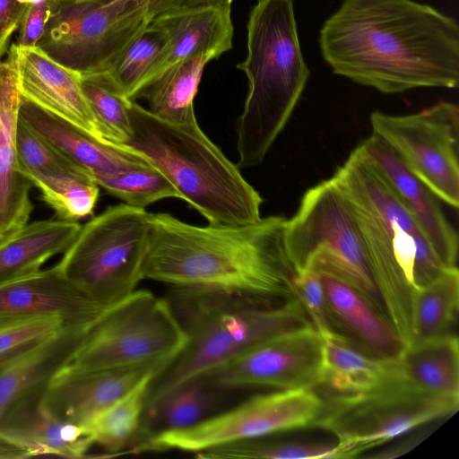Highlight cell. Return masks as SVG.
<instances>
[{"mask_svg":"<svg viewBox=\"0 0 459 459\" xmlns=\"http://www.w3.org/2000/svg\"><path fill=\"white\" fill-rule=\"evenodd\" d=\"M319 44L333 74L383 93L456 88V21L412 0H343Z\"/></svg>","mask_w":459,"mask_h":459,"instance_id":"6da1fadb","label":"cell"},{"mask_svg":"<svg viewBox=\"0 0 459 459\" xmlns=\"http://www.w3.org/2000/svg\"><path fill=\"white\" fill-rule=\"evenodd\" d=\"M143 280L288 299L297 273L288 255L287 219L245 225L196 226L169 213H150Z\"/></svg>","mask_w":459,"mask_h":459,"instance_id":"7a4b0ae2","label":"cell"},{"mask_svg":"<svg viewBox=\"0 0 459 459\" xmlns=\"http://www.w3.org/2000/svg\"><path fill=\"white\" fill-rule=\"evenodd\" d=\"M331 179L356 222L387 319L409 346L415 290L448 267L359 144Z\"/></svg>","mask_w":459,"mask_h":459,"instance_id":"3957f363","label":"cell"},{"mask_svg":"<svg viewBox=\"0 0 459 459\" xmlns=\"http://www.w3.org/2000/svg\"><path fill=\"white\" fill-rule=\"evenodd\" d=\"M166 299L186 342L152 381L145 411L183 383L206 376L249 347L312 326L297 297L274 299L206 287L173 286Z\"/></svg>","mask_w":459,"mask_h":459,"instance_id":"277c9868","label":"cell"},{"mask_svg":"<svg viewBox=\"0 0 459 459\" xmlns=\"http://www.w3.org/2000/svg\"><path fill=\"white\" fill-rule=\"evenodd\" d=\"M131 135L123 144L142 153L212 225L258 221L260 194L202 131L198 123L164 121L133 101Z\"/></svg>","mask_w":459,"mask_h":459,"instance_id":"5b68a950","label":"cell"},{"mask_svg":"<svg viewBox=\"0 0 459 459\" xmlns=\"http://www.w3.org/2000/svg\"><path fill=\"white\" fill-rule=\"evenodd\" d=\"M237 68L248 80L237 124L240 169L263 162L309 77L299 47L293 0H257L247 22V56Z\"/></svg>","mask_w":459,"mask_h":459,"instance_id":"8992f818","label":"cell"},{"mask_svg":"<svg viewBox=\"0 0 459 459\" xmlns=\"http://www.w3.org/2000/svg\"><path fill=\"white\" fill-rule=\"evenodd\" d=\"M150 213L126 204L107 207L81 229L56 265L82 294L108 308L143 280Z\"/></svg>","mask_w":459,"mask_h":459,"instance_id":"52a82bcc","label":"cell"},{"mask_svg":"<svg viewBox=\"0 0 459 459\" xmlns=\"http://www.w3.org/2000/svg\"><path fill=\"white\" fill-rule=\"evenodd\" d=\"M285 241L296 273L329 275L356 290L386 316L356 222L331 178L306 191L286 221Z\"/></svg>","mask_w":459,"mask_h":459,"instance_id":"ba28073f","label":"cell"},{"mask_svg":"<svg viewBox=\"0 0 459 459\" xmlns=\"http://www.w3.org/2000/svg\"><path fill=\"white\" fill-rule=\"evenodd\" d=\"M186 334L168 300L135 290L88 326L66 368L93 371L172 360Z\"/></svg>","mask_w":459,"mask_h":459,"instance_id":"9c48e42d","label":"cell"},{"mask_svg":"<svg viewBox=\"0 0 459 459\" xmlns=\"http://www.w3.org/2000/svg\"><path fill=\"white\" fill-rule=\"evenodd\" d=\"M458 405L459 398L415 388L395 371L367 392L335 394L324 399L314 427L335 436L351 458L420 425L453 415Z\"/></svg>","mask_w":459,"mask_h":459,"instance_id":"30bf717a","label":"cell"},{"mask_svg":"<svg viewBox=\"0 0 459 459\" xmlns=\"http://www.w3.org/2000/svg\"><path fill=\"white\" fill-rule=\"evenodd\" d=\"M323 403L313 388L277 389L252 396L191 427L155 434L136 452L178 450L197 454L235 441L311 428Z\"/></svg>","mask_w":459,"mask_h":459,"instance_id":"8fae6325","label":"cell"},{"mask_svg":"<svg viewBox=\"0 0 459 459\" xmlns=\"http://www.w3.org/2000/svg\"><path fill=\"white\" fill-rule=\"evenodd\" d=\"M150 22L146 9L135 0L63 2L37 46L68 68L94 74Z\"/></svg>","mask_w":459,"mask_h":459,"instance_id":"7c38bea8","label":"cell"},{"mask_svg":"<svg viewBox=\"0 0 459 459\" xmlns=\"http://www.w3.org/2000/svg\"><path fill=\"white\" fill-rule=\"evenodd\" d=\"M372 134L438 199L459 206V108L439 101L416 113L373 111Z\"/></svg>","mask_w":459,"mask_h":459,"instance_id":"4fadbf2b","label":"cell"},{"mask_svg":"<svg viewBox=\"0 0 459 459\" xmlns=\"http://www.w3.org/2000/svg\"><path fill=\"white\" fill-rule=\"evenodd\" d=\"M323 338L313 326L260 342L204 376L215 386L314 388L320 385Z\"/></svg>","mask_w":459,"mask_h":459,"instance_id":"5bb4252c","label":"cell"},{"mask_svg":"<svg viewBox=\"0 0 459 459\" xmlns=\"http://www.w3.org/2000/svg\"><path fill=\"white\" fill-rule=\"evenodd\" d=\"M172 360L76 371L64 367L43 389L40 403L55 418L84 427L144 377L159 375Z\"/></svg>","mask_w":459,"mask_h":459,"instance_id":"9a60e30c","label":"cell"},{"mask_svg":"<svg viewBox=\"0 0 459 459\" xmlns=\"http://www.w3.org/2000/svg\"><path fill=\"white\" fill-rule=\"evenodd\" d=\"M9 48L22 99L103 140L82 91V74L56 62L38 46L12 44Z\"/></svg>","mask_w":459,"mask_h":459,"instance_id":"2e32d148","label":"cell"},{"mask_svg":"<svg viewBox=\"0 0 459 459\" xmlns=\"http://www.w3.org/2000/svg\"><path fill=\"white\" fill-rule=\"evenodd\" d=\"M78 290L56 264L0 283V317L56 316L70 325H89L103 311Z\"/></svg>","mask_w":459,"mask_h":459,"instance_id":"e0dca14e","label":"cell"},{"mask_svg":"<svg viewBox=\"0 0 459 459\" xmlns=\"http://www.w3.org/2000/svg\"><path fill=\"white\" fill-rule=\"evenodd\" d=\"M359 145L409 209L440 261L446 267H455L458 235L446 218L438 198L377 135L372 134Z\"/></svg>","mask_w":459,"mask_h":459,"instance_id":"ac0fdd59","label":"cell"},{"mask_svg":"<svg viewBox=\"0 0 459 459\" xmlns=\"http://www.w3.org/2000/svg\"><path fill=\"white\" fill-rule=\"evenodd\" d=\"M19 118L62 156L92 178L152 164L135 150L98 139L22 97Z\"/></svg>","mask_w":459,"mask_h":459,"instance_id":"d6986e66","label":"cell"},{"mask_svg":"<svg viewBox=\"0 0 459 459\" xmlns=\"http://www.w3.org/2000/svg\"><path fill=\"white\" fill-rule=\"evenodd\" d=\"M38 391L12 405L0 419V438L16 458L83 457L93 445L84 427L62 421L41 404Z\"/></svg>","mask_w":459,"mask_h":459,"instance_id":"ffe728a7","label":"cell"},{"mask_svg":"<svg viewBox=\"0 0 459 459\" xmlns=\"http://www.w3.org/2000/svg\"><path fill=\"white\" fill-rule=\"evenodd\" d=\"M0 60V236L6 238L29 223L31 183L19 170L16 127L21 94L13 53Z\"/></svg>","mask_w":459,"mask_h":459,"instance_id":"44dd1931","label":"cell"},{"mask_svg":"<svg viewBox=\"0 0 459 459\" xmlns=\"http://www.w3.org/2000/svg\"><path fill=\"white\" fill-rule=\"evenodd\" d=\"M150 23L168 37L166 50L150 82L178 61L200 54L216 59L232 48L230 7L176 8Z\"/></svg>","mask_w":459,"mask_h":459,"instance_id":"7402d4cb","label":"cell"},{"mask_svg":"<svg viewBox=\"0 0 459 459\" xmlns=\"http://www.w3.org/2000/svg\"><path fill=\"white\" fill-rule=\"evenodd\" d=\"M318 274L335 332L374 357L396 359L406 345L387 317L356 290L329 275Z\"/></svg>","mask_w":459,"mask_h":459,"instance_id":"603a6c76","label":"cell"},{"mask_svg":"<svg viewBox=\"0 0 459 459\" xmlns=\"http://www.w3.org/2000/svg\"><path fill=\"white\" fill-rule=\"evenodd\" d=\"M89 325H66L0 368V419L15 403L43 390L70 362Z\"/></svg>","mask_w":459,"mask_h":459,"instance_id":"cb8c5ba5","label":"cell"},{"mask_svg":"<svg viewBox=\"0 0 459 459\" xmlns=\"http://www.w3.org/2000/svg\"><path fill=\"white\" fill-rule=\"evenodd\" d=\"M81 224L62 220L37 221L0 243V283L41 270L52 256L65 253Z\"/></svg>","mask_w":459,"mask_h":459,"instance_id":"d4e9b609","label":"cell"},{"mask_svg":"<svg viewBox=\"0 0 459 459\" xmlns=\"http://www.w3.org/2000/svg\"><path fill=\"white\" fill-rule=\"evenodd\" d=\"M397 376L422 391L459 398V342L449 333L406 346L394 359Z\"/></svg>","mask_w":459,"mask_h":459,"instance_id":"484cf974","label":"cell"},{"mask_svg":"<svg viewBox=\"0 0 459 459\" xmlns=\"http://www.w3.org/2000/svg\"><path fill=\"white\" fill-rule=\"evenodd\" d=\"M394 372V359L374 357L338 333L323 338L320 385L336 394L367 392L385 383Z\"/></svg>","mask_w":459,"mask_h":459,"instance_id":"4316f807","label":"cell"},{"mask_svg":"<svg viewBox=\"0 0 459 459\" xmlns=\"http://www.w3.org/2000/svg\"><path fill=\"white\" fill-rule=\"evenodd\" d=\"M213 58L200 54L169 65L142 91L148 110L155 117L173 124L196 123L194 99L197 93L204 69Z\"/></svg>","mask_w":459,"mask_h":459,"instance_id":"83f0119b","label":"cell"},{"mask_svg":"<svg viewBox=\"0 0 459 459\" xmlns=\"http://www.w3.org/2000/svg\"><path fill=\"white\" fill-rule=\"evenodd\" d=\"M222 390L204 377L186 381L146 410L133 452L152 436L191 427L212 416Z\"/></svg>","mask_w":459,"mask_h":459,"instance_id":"f1b7e54d","label":"cell"},{"mask_svg":"<svg viewBox=\"0 0 459 459\" xmlns=\"http://www.w3.org/2000/svg\"><path fill=\"white\" fill-rule=\"evenodd\" d=\"M167 45L166 33L150 23L103 69L94 74L103 75L134 101L152 80Z\"/></svg>","mask_w":459,"mask_h":459,"instance_id":"f546056e","label":"cell"},{"mask_svg":"<svg viewBox=\"0 0 459 459\" xmlns=\"http://www.w3.org/2000/svg\"><path fill=\"white\" fill-rule=\"evenodd\" d=\"M58 220L78 221L92 215L100 195L93 178L76 165L47 172L24 174Z\"/></svg>","mask_w":459,"mask_h":459,"instance_id":"4dcf8cb0","label":"cell"},{"mask_svg":"<svg viewBox=\"0 0 459 459\" xmlns=\"http://www.w3.org/2000/svg\"><path fill=\"white\" fill-rule=\"evenodd\" d=\"M157 376L152 374L144 377L84 426L93 445H99L109 456L118 455L126 447H134L139 437L149 388Z\"/></svg>","mask_w":459,"mask_h":459,"instance_id":"1f68e13d","label":"cell"},{"mask_svg":"<svg viewBox=\"0 0 459 459\" xmlns=\"http://www.w3.org/2000/svg\"><path fill=\"white\" fill-rule=\"evenodd\" d=\"M458 304L457 266L446 268L428 285L417 289L412 302L411 344L452 333L451 329L457 320Z\"/></svg>","mask_w":459,"mask_h":459,"instance_id":"d6a6232c","label":"cell"},{"mask_svg":"<svg viewBox=\"0 0 459 459\" xmlns=\"http://www.w3.org/2000/svg\"><path fill=\"white\" fill-rule=\"evenodd\" d=\"M269 437L221 445L197 453L196 457L201 459L350 458L348 453L337 442L330 444L317 441L279 440Z\"/></svg>","mask_w":459,"mask_h":459,"instance_id":"836d02e7","label":"cell"},{"mask_svg":"<svg viewBox=\"0 0 459 459\" xmlns=\"http://www.w3.org/2000/svg\"><path fill=\"white\" fill-rule=\"evenodd\" d=\"M82 88L103 140L125 144L131 135L133 100L100 74H82Z\"/></svg>","mask_w":459,"mask_h":459,"instance_id":"e575fe53","label":"cell"},{"mask_svg":"<svg viewBox=\"0 0 459 459\" xmlns=\"http://www.w3.org/2000/svg\"><path fill=\"white\" fill-rule=\"evenodd\" d=\"M93 179L107 193L135 208L145 209L165 198L181 199L172 183L152 164L121 173L95 176Z\"/></svg>","mask_w":459,"mask_h":459,"instance_id":"d590c367","label":"cell"},{"mask_svg":"<svg viewBox=\"0 0 459 459\" xmlns=\"http://www.w3.org/2000/svg\"><path fill=\"white\" fill-rule=\"evenodd\" d=\"M66 325L56 316L0 317V368Z\"/></svg>","mask_w":459,"mask_h":459,"instance_id":"8d00e7d4","label":"cell"},{"mask_svg":"<svg viewBox=\"0 0 459 459\" xmlns=\"http://www.w3.org/2000/svg\"><path fill=\"white\" fill-rule=\"evenodd\" d=\"M15 141L19 170L22 175L54 171L74 165L20 118L16 127Z\"/></svg>","mask_w":459,"mask_h":459,"instance_id":"74e56055","label":"cell"},{"mask_svg":"<svg viewBox=\"0 0 459 459\" xmlns=\"http://www.w3.org/2000/svg\"><path fill=\"white\" fill-rule=\"evenodd\" d=\"M292 284L295 296L320 336L325 338L337 333L332 325L319 274L309 270L297 273Z\"/></svg>","mask_w":459,"mask_h":459,"instance_id":"f35d334b","label":"cell"},{"mask_svg":"<svg viewBox=\"0 0 459 459\" xmlns=\"http://www.w3.org/2000/svg\"><path fill=\"white\" fill-rule=\"evenodd\" d=\"M57 6L56 0H46L37 4L29 5L19 28L16 45L20 47L37 46Z\"/></svg>","mask_w":459,"mask_h":459,"instance_id":"ab89813d","label":"cell"},{"mask_svg":"<svg viewBox=\"0 0 459 459\" xmlns=\"http://www.w3.org/2000/svg\"><path fill=\"white\" fill-rule=\"evenodd\" d=\"M28 7L16 0H0V60L8 51L10 39L19 30Z\"/></svg>","mask_w":459,"mask_h":459,"instance_id":"60d3db41","label":"cell"},{"mask_svg":"<svg viewBox=\"0 0 459 459\" xmlns=\"http://www.w3.org/2000/svg\"><path fill=\"white\" fill-rule=\"evenodd\" d=\"M73 1H99L104 2L108 0H65L64 2ZM144 6L148 16L152 21L160 17L161 15L175 9L178 5V0H135ZM63 3V2H61Z\"/></svg>","mask_w":459,"mask_h":459,"instance_id":"b9f144b4","label":"cell"},{"mask_svg":"<svg viewBox=\"0 0 459 459\" xmlns=\"http://www.w3.org/2000/svg\"><path fill=\"white\" fill-rule=\"evenodd\" d=\"M232 1L233 0H178L176 8L186 9L204 6L230 7Z\"/></svg>","mask_w":459,"mask_h":459,"instance_id":"7bdbcfd3","label":"cell"},{"mask_svg":"<svg viewBox=\"0 0 459 459\" xmlns=\"http://www.w3.org/2000/svg\"><path fill=\"white\" fill-rule=\"evenodd\" d=\"M5 238L0 236V243L4 241Z\"/></svg>","mask_w":459,"mask_h":459,"instance_id":"ee69618b","label":"cell"},{"mask_svg":"<svg viewBox=\"0 0 459 459\" xmlns=\"http://www.w3.org/2000/svg\"><path fill=\"white\" fill-rule=\"evenodd\" d=\"M58 3L64 2L65 0H56Z\"/></svg>","mask_w":459,"mask_h":459,"instance_id":"f6af8a7d","label":"cell"}]
</instances>
